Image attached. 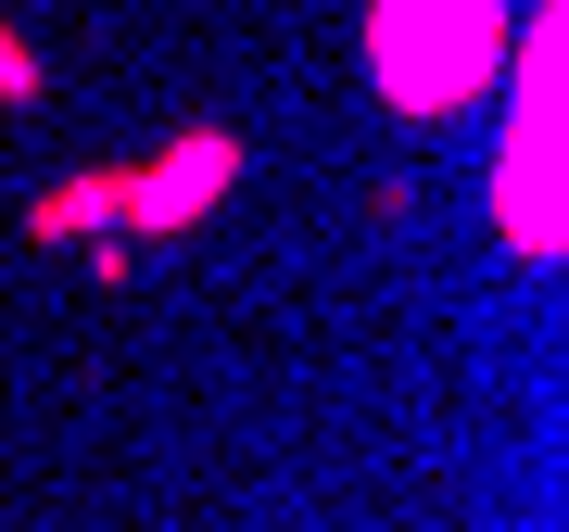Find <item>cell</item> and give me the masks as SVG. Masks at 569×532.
I'll use <instances>...</instances> for the list:
<instances>
[{"label":"cell","mask_w":569,"mask_h":532,"mask_svg":"<svg viewBox=\"0 0 569 532\" xmlns=\"http://www.w3.org/2000/svg\"><path fill=\"white\" fill-rule=\"evenodd\" d=\"M380 89L406 115H443V102H468V89L493 77V51H507V13L493 0H380Z\"/></svg>","instance_id":"1"},{"label":"cell","mask_w":569,"mask_h":532,"mask_svg":"<svg viewBox=\"0 0 569 532\" xmlns=\"http://www.w3.org/2000/svg\"><path fill=\"white\" fill-rule=\"evenodd\" d=\"M216 178H228V140H190V152H178V165L152 178V204H140V216H203L190 190H216Z\"/></svg>","instance_id":"2"}]
</instances>
